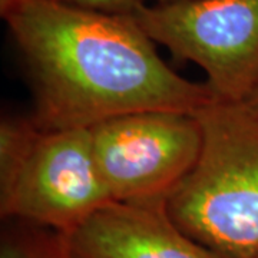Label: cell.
I'll return each instance as SVG.
<instances>
[{
	"label": "cell",
	"mask_w": 258,
	"mask_h": 258,
	"mask_svg": "<svg viewBox=\"0 0 258 258\" xmlns=\"http://www.w3.org/2000/svg\"><path fill=\"white\" fill-rule=\"evenodd\" d=\"M68 241L72 258H228L185 234L165 200L106 204Z\"/></svg>",
	"instance_id": "8992f818"
},
{
	"label": "cell",
	"mask_w": 258,
	"mask_h": 258,
	"mask_svg": "<svg viewBox=\"0 0 258 258\" xmlns=\"http://www.w3.org/2000/svg\"><path fill=\"white\" fill-rule=\"evenodd\" d=\"M89 131L96 171L112 203L165 200L203 147L201 125L186 112H132Z\"/></svg>",
	"instance_id": "5b68a950"
},
{
	"label": "cell",
	"mask_w": 258,
	"mask_h": 258,
	"mask_svg": "<svg viewBox=\"0 0 258 258\" xmlns=\"http://www.w3.org/2000/svg\"><path fill=\"white\" fill-rule=\"evenodd\" d=\"M62 3L111 15H134L148 0H59Z\"/></svg>",
	"instance_id": "ba28073f"
},
{
	"label": "cell",
	"mask_w": 258,
	"mask_h": 258,
	"mask_svg": "<svg viewBox=\"0 0 258 258\" xmlns=\"http://www.w3.org/2000/svg\"><path fill=\"white\" fill-rule=\"evenodd\" d=\"M0 258H72L68 234L20 220H3Z\"/></svg>",
	"instance_id": "52a82bcc"
},
{
	"label": "cell",
	"mask_w": 258,
	"mask_h": 258,
	"mask_svg": "<svg viewBox=\"0 0 258 258\" xmlns=\"http://www.w3.org/2000/svg\"><path fill=\"white\" fill-rule=\"evenodd\" d=\"M203 147L165 211L191 238L228 258L258 257V113L212 101L194 112Z\"/></svg>",
	"instance_id": "7a4b0ae2"
},
{
	"label": "cell",
	"mask_w": 258,
	"mask_h": 258,
	"mask_svg": "<svg viewBox=\"0 0 258 258\" xmlns=\"http://www.w3.org/2000/svg\"><path fill=\"white\" fill-rule=\"evenodd\" d=\"M257 258H258V257H257Z\"/></svg>",
	"instance_id": "7c38bea8"
},
{
	"label": "cell",
	"mask_w": 258,
	"mask_h": 258,
	"mask_svg": "<svg viewBox=\"0 0 258 258\" xmlns=\"http://www.w3.org/2000/svg\"><path fill=\"white\" fill-rule=\"evenodd\" d=\"M248 108H251L254 112H257L258 113V85L255 86V89L252 91V93L249 95V98L247 101L244 102Z\"/></svg>",
	"instance_id": "9c48e42d"
},
{
	"label": "cell",
	"mask_w": 258,
	"mask_h": 258,
	"mask_svg": "<svg viewBox=\"0 0 258 258\" xmlns=\"http://www.w3.org/2000/svg\"><path fill=\"white\" fill-rule=\"evenodd\" d=\"M12 2L13 0H0V12H3V10L6 9Z\"/></svg>",
	"instance_id": "30bf717a"
},
{
	"label": "cell",
	"mask_w": 258,
	"mask_h": 258,
	"mask_svg": "<svg viewBox=\"0 0 258 258\" xmlns=\"http://www.w3.org/2000/svg\"><path fill=\"white\" fill-rule=\"evenodd\" d=\"M0 13L28 66L40 128H91L142 111L194 113L215 101L207 83L161 59L132 15L59 0H13Z\"/></svg>",
	"instance_id": "6da1fadb"
},
{
	"label": "cell",
	"mask_w": 258,
	"mask_h": 258,
	"mask_svg": "<svg viewBox=\"0 0 258 258\" xmlns=\"http://www.w3.org/2000/svg\"><path fill=\"white\" fill-rule=\"evenodd\" d=\"M175 2H184V0H155V3H175Z\"/></svg>",
	"instance_id": "8fae6325"
},
{
	"label": "cell",
	"mask_w": 258,
	"mask_h": 258,
	"mask_svg": "<svg viewBox=\"0 0 258 258\" xmlns=\"http://www.w3.org/2000/svg\"><path fill=\"white\" fill-rule=\"evenodd\" d=\"M176 60L207 74L215 101L244 103L258 85V0H184L139 8L134 15Z\"/></svg>",
	"instance_id": "277c9868"
},
{
	"label": "cell",
	"mask_w": 258,
	"mask_h": 258,
	"mask_svg": "<svg viewBox=\"0 0 258 258\" xmlns=\"http://www.w3.org/2000/svg\"><path fill=\"white\" fill-rule=\"evenodd\" d=\"M109 203L95 165L89 128L45 129L33 118L2 119V220L69 234Z\"/></svg>",
	"instance_id": "3957f363"
}]
</instances>
